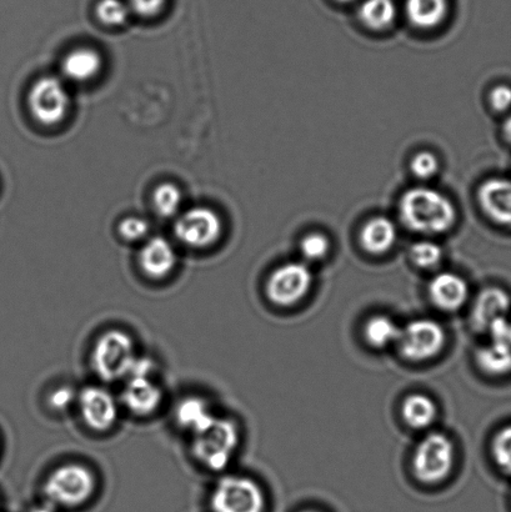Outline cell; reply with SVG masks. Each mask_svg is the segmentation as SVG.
I'll return each mask as SVG.
<instances>
[{"instance_id":"cell-1","label":"cell","mask_w":511,"mask_h":512,"mask_svg":"<svg viewBox=\"0 0 511 512\" xmlns=\"http://www.w3.org/2000/svg\"><path fill=\"white\" fill-rule=\"evenodd\" d=\"M399 215L405 227L425 235L447 233L458 219L452 200L429 187L408 189L400 198Z\"/></svg>"},{"instance_id":"cell-2","label":"cell","mask_w":511,"mask_h":512,"mask_svg":"<svg viewBox=\"0 0 511 512\" xmlns=\"http://www.w3.org/2000/svg\"><path fill=\"white\" fill-rule=\"evenodd\" d=\"M193 436L195 458L213 471L227 468L240 441L238 425L223 418H215L207 429Z\"/></svg>"},{"instance_id":"cell-3","label":"cell","mask_w":511,"mask_h":512,"mask_svg":"<svg viewBox=\"0 0 511 512\" xmlns=\"http://www.w3.org/2000/svg\"><path fill=\"white\" fill-rule=\"evenodd\" d=\"M133 339L120 330H109L95 343L92 353V368L98 378L107 383L127 379L134 363Z\"/></svg>"},{"instance_id":"cell-4","label":"cell","mask_w":511,"mask_h":512,"mask_svg":"<svg viewBox=\"0 0 511 512\" xmlns=\"http://www.w3.org/2000/svg\"><path fill=\"white\" fill-rule=\"evenodd\" d=\"M95 479L92 471L79 464L60 466L48 476L44 495L50 505L74 508L92 496Z\"/></svg>"},{"instance_id":"cell-5","label":"cell","mask_w":511,"mask_h":512,"mask_svg":"<svg viewBox=\"0 0 511 512\" xmlns=\"http://www.w3.org/2000/svg\"><path fill=\"white\" fill-rule=\"evenodd\" d=\"M70 95L64 80L45 75L32 85L28 94L29 112L44 127L62 123L70 109Z\"/></svg>"},{"instance_id":"cell-6","label":"cell","mask_w":511,"mask_h":512,"mask_svg":"<svg viewBox=\"0 0 511 512\" xmlns=\"http://www.w3.org/2000/svg\"><path fill=\"white\" fill-rule=\"evenodd\" d=\"M454 456L453 441L447 435L429 434L415 449L414 474L425 484L442 483L452 473Z\"/></svg>"},{"instance_id":"cell-7","label":"cell","mask_w":511,"mask_h":512,"mask_svg":"<svg viewBox=\"0 0 511 512\" xmlns=\"http://www.w3.org/2000/svg\"><path fill=\"white\" fill-rule=\"evenodd\" d=\"M223 222L219 214L207 207H195L180 214L174 235L180 244L192 249L212 247L222 237Z\"/></svg>"},{"instance_id":"cell-8","label":"cell","mask_w":511,"mask_h":512,"mask_svg":"<svg viewBox=\"0 0 511 512\" xmlns=\"http://www.w3.org/2000/svg\"><path fill=\"white\" fill-rule=\"evenodd\" d=\"M397 344L405 359L420 363L440 354L445 345V331L435 320H414L400 330Z\"/></svg>"},{"instance_id":"cell-9","label":"cell","mask_w":511,"mask_h":512,"mask_svg":"<svg viewBox=\"0 0 511 512\" xmlns=\"http://www.w3.org/2000/svg\"><path fill=\"white\" fill-rule=\"evenodd\" d=\"M214 512H263L264 494L254 480L225 476L212 494Z\"/></svg>"},{"instance_id":"cell-10","label":"cell","mask_w":511,"mask_h":512,"mask_svg":"<svg viewBox=\"0 0 511 512\" xmlns=\"http://www.w3.org/2000/svg\"><path fill=\"white\" fill-rule=\"evenodd\" d=\"M312 285V271L307 265L293 261L279 266L270 275L267 295L275 305L292 306L308 295Z\"/></svg>"},{"instance_id":"cell-11","label":"cell","mask_w":511,"mask_h":512,"mask_svg":"<svg viewBox=\"0 0 511 512\" xmlns=\"http://www.w3.org/2000/svg\"><path fill=\"white\" fill-rule=\"evenodd\" d=\"M77 404L85 425L95 431H107L118 418V405L108 390L88 386L78 394Z\"/></svg>"},{"instance_id":"cell-12","label":"cell","mask_w":511,"mask_h":512,"mask_svg":"<svg viewBox=\"0 0 511 512\" xmlns=\"http://www.w3.org/2000/svg\"><path fill=\"white\" fill-rule=\"evenodd\" d=\"M478 200L490 220L511 229V179L485 180L478 190Z\"/></svg>"},{"instance_id":"cell-13","label":"cell","mask_w":511,"mask_h":512,"mask_svg":"<svg viewBox=\"0 0 511 512\" xmlns=\"http://www.w3.org/2000/svg\"><path fill=\"white\" fill-rule=\"evenodd\" d=\"M177 265V252L173 244L163 237H153L144 243L139 252V266L152 279H163Z\"/></svg>"},{"instance_id":"cell-14","label":"cell","mask_w":511,"mask_h":512,"mask_svg":"<svg viewBox=\"0 0 511 512\" xmlns=\"http://www.w3.org/2000/svg\"><path fill=\"white\" fill-rule=\"evenodd\" d=\"M122 398L124 405L133 414L147 416L153 414L162 404L163 391L152 376H130L125 383Z\"/></svg>"},{"instance_id":"cell-15","label":"cell","mask_w":511,"mask_h":512,"mask_svg":"<svg viewBox=\"0 0 511 512\" xmlns=\"http://www.w3.org/2000/svg\"><path fill=\"white\" fill-rule=\"evenodd\" d=\"M428 291L433 304L444 311H457L463 308L469 298L467 281L449 271L435 275L430 280Z\"/></svg>"},{"instance_id":"cell-16","label":"cell","mask_w":511,"mask_h":512,"mask_svg":"<svg viewBox=\"0 0 511 512\" xmlns=\"http://www.w3.org/2000/svg\"><path fill=\"white\" fill-rule=\"evenodd\" d=\"M398 229L393 220L375 217L364 224L360 232V244L365 252L373 255L388 253L397 243Z\"/></svg>"},{"instance_id":"cell-17","label":"cell","mask_w":511,"mask_h":512,"mask_svg":"<svg viewBox=\"0 0 511 512\" xmlns=\"http://www.w3.org/2000/svg\"><path fill=\"white\" fill-rule=\"evenodd\" d=\"M509 306V296L504 293V290L485 289L475 301L472 316L474 325L480 330L492 328L497 321L504 319Z\"/></svg>"},{"instance_id":"cell-18","label":"cell","mask_w":511,"mask_h":512,"mask_svg":"<svg viewBox=\"0 0 511 512\" xmlns=\"http://www.w3.org/2000/svg\"><path fill=\"white\" fill-rule=\"evenodd\" d=\"M103 60L97 50L78 48L65 55L62 62L64 78L73 83L89 82L97 77Z\"/></svg>"},{"instance_id":"cell-19","label":"cell","mask_w":511,"mask_h":512,"mask_svg":"<svg viewBox=\"0 0 511 512\" xmlns=\"http://www.w3.org/2000/svg\"><path fill=\"white\" fill-rule=\"evenodd\" d=\"M215 418L217 416L213 414L207 401L197 398V396L183 399L175 409L177 423L193 435L207 429Z\"/></svg>"},{"instance_id":"cell-20","label":"cell","mask_w":511,"mask_h":512,"mask_svg":"<svg viewBox=\"0 0 511 512\" xmlns=\"http://www.w3.org/2000/svg\"><path fill=\"white\" fill-rule=\"evenodd\" d=\"M449 0H407L405 13L409 22L419 29L437 28L447 17Z\"/></svg>"},{"instance_id":"cell-21","label":"cell","mask_w":511,"mask_h":512,"mask_svg":"<svg viewBox=\"0 0 511 512\" xmlns=\"http://www.w3.org/2000/svg\"><path fill=\"white\" fill-rule=\"evenodd\" d=\"M437 405L428 396L413 394L404 400L402 415L405 423L413 429H427L437 418Z\"/></svg>"},{"instance_id":"cell-22","label":"cell","mask_w":511,"mask_h":512,"mask_svg":"<svg viewBox=\"0 0 511 512\" xmlns=\"http://www.w3.org/2000/svg\"><path fill=\"white\" fill-rule=\"evenodd\" d=\"M397 17L393 0H364L359 8V18L365 27L377 32L388 29Z\"/></svg>"},{"instance_id":"cell-23","label":"cell","mask_w":511,"mask_h":512,"mask_svg":"<svg viewBox=\"0 0 511 512\" xmlns=\"http://www.w3.org/2000/svg\"><path fill=\"white\" fill-rule=\"evenodd\" d=\"M478 365L485 373L503 375L511 370V350L508 344L495 340V343L480 349L477 355Z\"/></svg>"},{"instance_id":"cell-24","label":"cell","mask_w":511,"mask_h":512,"mask_svg":"<svg viewBox=\"0 0 511 512\" xmlns=\"http://www.w3.org/2000/svg\"><path fill=\"white\" fill-rule=\"evenodd\" d=\"M400 330L402 329L397 323L388 316L377 315L365 324L364 336L374 348H385V346L397 344Z\"/></svg>"},{"instance_id":"cell-25","label":"cell","mask_w":511,"mask_h":512,"mask_svg":"<svg viewBox=\"0 0 511 512\" xmlns=\"http://www.w3.org/2000/svg\"><path fill=\"white\" fill-rule=\"evenodd\" d=\"M183 204L182 190L172 183L160 184L153 193L155 212L163 218H172L179 213Z\"/></svg>"},{"instance_id":"cell-26","label":"cell","mask_w":511,"mask_h":512,"mask_svg":"<svg viewBox=\"0 0 511 512\" xmlns=\"http://www.w3.org/2000/svg\"><path fill=\"white\" fill-rule=\"evenodd\" d=\"M95 14L104 25L117 28L128 22L132 12L125 0H99Z\"/></svg>"},{"instance_id":"cell-27","label":"cell","mask_w":511,"mask_h":512,"mask_svg":"<svg viewBox=\"0 0 511 512\" xmlns=\"http://www.w3.org/2000/svg\"><path fill=\"white\" fill-rule=\"evenodd\" d=\"M410 259L420 269H434L443 259V249L432 240H420L410 248Z\"/></svg>"},{"instance_id":"cell-28","label":"cell","mask_w":511,"mask_h":512,"mask_svg":"<svg viewBox=\"0 0 511 512\" xmlns=\"http://www.w3.org/2000/svg\"><path fill=\"white\" fill-rule=\"evenodd\" d=\"M495 464L503 473L511 475V425L495 434L492 443Z\"/></svg>"},{"instance_id":"cell-29","label":"cell","mask_w":511,"mask_h":512,"mask_svg":"<svg viewBox=\"0 0 511 512\" xmlns=\"http://www.w3.org/2000/svg\"><path fill=\"white\" fill-rule=\"evenodd\" d=\"M300 252L310 261L323 260L330 253V240L323 233H309L300 242Z\"/></svg>"},{"instance_id":"cell-30","label":"cell","mask_w":511,"mask_h":512,"mask_svg":"<svg viewBox=\"0 0 511 512\" xmlns=\"http://www.w3.org/2000/svg\"><path fill=\"white\" fill-rule=\"evenodd\" d=\"M410 169L415 177L423 180H427L435 177L440 169V162L432 152L424 150L414 155L412 162H410Z\"/></svg>"},{"instance_id":"cell-31","label":"cell","mask_w":511,"mask_h":512,"mask_svg":"<svg viewBox=\"0 0 511 512\" xmlns=\"http://www.w3.org/2000/svg\"><path fill=\"white\" fill-rule=\"evenodd\" d=\"M149 233V224L147 220L139 217H129L122 220L119 224V234L127 242H139L147 237Z\"/></svg>"},{"instance_id":"cell-32","label":"cell","mask_w":511,"mask_h":512,"mask_svg":"<svg viewBox=\"0 0 511 512\" xmlns=\"http://www.w3.org/2000/svg\"><path fill=\"white\" fill-rule=\"evenodd\" d=\"M130 12L142 18H153L158 15L167 4V0H125Z\"/></svg>"},{"instance_id":"cell-33","label":"cell","mask_w":511,"mask_h":512,"mask_svg":"<svg viewBox=\"0 0 511 512\" xmlns=\"http://www.w3.org/2000/svg\"><path fill=\"white\" fill-rule=\"evenodd\" d=\"M77 399L78 394H75V391L72 388L63 386V388L53 391L52 395L49 396V403L54 410L64 411L77 403Z\"/></svg>"},{"instance_id":"cell-34","label":"cell","mask_w":511,"mask_h":512,"mask_svg":"<svg viewBox=\"0 0 511 512\" xmlns=\"http://www.w3.org/2000/svg\"><path fill=\"white\" fill-rule=\"evenodd\" d=\"M489 102L495 112H508L511 109V88L509 85H498L489 95Z\"/></svg>"},{"instance_id":"cell-35","label":"cell","mask_w":511,"mask_h":512,"mask_svg":"<svg viewBox=\"0 0 511 512\" xmlns=\"http://www.w3.org/2000/svg\"><path fill=\"white\" fill-rule=\"evenodd\" d=\"M155 368V363L150 358H135L134 363L132 365V369L129 371V375L127 378H130V376H139V378H149V376H153Z\"/></svg>"},{"instance_id":"cell-36","label":"cell","mask_w":511,"mask_h":512,"mask_svg":"<svg viewBox=\"0 0 511 512\" xmlns=\"http://www.w3.org/2000/svg\"><path fill=\"white\" fill-rule=\"evenodd\" d=\"M504 135L511 143V114L509 115L507 122L504 123Z\"/></svg>"},{"instance_id":"cell-37","label":"cell","mask_w":511,"mask_h":512,"mask_svg":"<svg viewBox=\"0 0 511 512\" xmlns=\"http://www.w3.org/2000/svg\"><path fill=\"white\" fill-rule=\"evenodd\" d=\"M32 512H55L53 509V505H42L38 506V508H35L32 510Z\"/></svg>"},{"instance_id":"cell-38","label":"cell","mask_w":511,"mask_h":512,"mask_svg":"<svg viewBox=\"0 0 511 512\" xmlns=\"http://www.w3.org/2000/svg\"><path fill=\"white\" fill-rule=\"evenodd\" d=\"M338 2L348 3V2H352V0H338Z\"/></svg>"},{"instance_id":"cell-39","label":"cell","mask_w":511,"mask_h":512,"mask_svg":"<svg viewBox=\"0 0 511 512\" xmlns=\"http://www.w3.org/2000/svg\"><path fill=\"white\" fill-rule=\"evenodd\" d=\"M303 512H318V511L307 510V511H303Z\"/></svg>"}]
</instances>
